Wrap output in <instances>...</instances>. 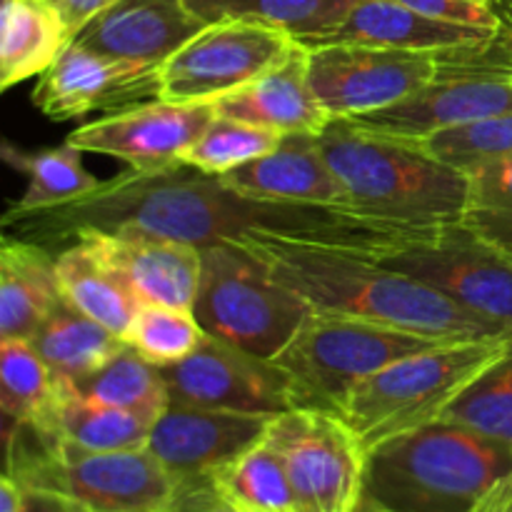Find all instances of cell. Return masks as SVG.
Segmentation results:
<instances>
[{
  "mask_svg": "<svg viewBox=\"0 0 512 512\" xmlns=\"http://www.w3.org/2000/svg\"><path fill=\"white\" fill-rule=\"evenodd\" d=\"M390 225L373 223L345 208L263 203L235 193L218 175L180 165L143 173L128 168L100 180L93 193L53 208L5 213L3 233L55 248L90 235L143 233L208 248L248 230H280L305 238L358 245Z\"/></svg>",
  "mask_w": 512,
  "mask_h": 512,
  "instance_id": "1",
  "label": "cell"
},
{
  "mask_svg": "<svg viewBox=\"0 0 512 512\" xmlns=\"http://www.w3.org/2000/svg\"><path fill=\"white\" fill-rule=\"evenodd\" d=\"M230 240L258 255L280 283L303 295L320 313L373 320L435 340L512 333L470 313L440 290L375 263L350 245L280 230H248Z\"/></svg>",
  "mask_w": 512,
  "mask_h": 512,
  "instance_id": "2",
  "label": "cell"
},
{
  "mask_svg": "<svg viewBox=\"0 0 512 512\" xmlns=\"http://www.w3.org/2000/svg\"><path fill=\"white\" fill-rule=\"evenodd\" d=\"M510 470V445L440 418L370 450L363 503L385 512H470Z\"/></svg>",
  "mask_w": 512,
  "mask_h": 512,
  "instance_id": "3",
  "label": "cell"
},
{
  "mask_svg": "<svg viewBox=\"0 0 512 512\" xmlns=\"http://www.w3.org/2000/svg\"><path fill=\"white\" fill-rule=\"evenodd\" d=\"M320 145L343 183L345 210L385 225L458 220L468 205V173L433 158L413 140L390 138L333 120Z\"/></svg>",
  "mask_w": 512,
  "mask_h": 512,
  "instance_id": "4",
  "label": "cell"
},
{
  "mask_svg": "<svg viewBox=\"0 0 512 512\" xmlns=\"http://www.w3.org/2000/svg\"><path fill=\"white\" fill-rule=\"evenodd\" d=\"M510 343L512 333L448 340L395 360L345 398L340 418L370 453L395 435L443 418L445 410L508 353Z\"/></svg>",
  "mask_w": 512,
  "mask_h": 512,
  "instance_id": "5",
  "label": "cell"
},
{
  "mask_svg": "<svg viewBox=\"0 0 512 512\" xmlns=\"http://www.w3.org/2000/svg\"><path fill=\"white\" fill-rule=\"evenodd\" d=\"M5 473L23 488L60 495L88 512L180 510V483L148 448L85 450L48 443L35 433L28 445L15 425V435H8Z\"/></svg>",
  "mask_w": 512,
  "mask_h": 512,
  "instance_id": "6",
  "label": "cell"
},
{
  "mask_svg": "<svg viewBox=\"0 0 512 512\" xmlns=\"http://www.w3.org/2000/svg\"><path fill=\"white\" fill-rule=\"evenodd\" d=\"M350 248L512 330V253L485 240L460 218L433 225H398L380 238Z\"/></svg>",
  "mask_w": 512,
  "mask_h": 512,
  "instance_id": "7",
  "label": "cell"
},
{
  "mask_svg": "<svg viewBox=\"0 0 512 512\" xmlns=\"http://www.w3.org/2000/svg\"><path fill=\"white\" fill-rule=\"evenodd\" d=\"M438 343L448 340L313 310L273 363L288 375L298 408L340 415L345 398L363 380Z\"/></svg>",
  "mask_w": 512,
  "mask_h": 512,
  "instance_id": "8",
  "label": "cell"
},
{
  "mask_svg": "<svg viewBox=\"0 0 512 512\" xmlns=\"http://www.w3.org/2000/svg\"><path fill=\"white\" fill-rule=\"evenodd\" d=\"M200 250L203 278L193 308L200 328L235 348L273 360L313 313L310 303L235 240Z\"/></svg>",
  "mask_w": 512,
  "mask_h": 512,
  "instance_id": "9",
  "label": "cell"
},
{
  "mask_svg": "<svg viewBox=\"0 0 512 512\" xmlns=\"http://www.w3.org/2000/svg\"><path fill=\"white\" fill-rule=\"evenodd\" d=\"M498 43L490 48L453 53L443 73L418 93L348 123L390 138L423 140L473 120L510 113L512 55L508 60L495 58Z\"/></svg>",
  "mask_w": 512,
  "mask_h": 512,
  "instance_id": "10",
  "label": "cell"
},
{
  "mask_svg": "<svg viewBox=\"0 0 512 512\" xmlns=\"http://www.w3.org/2000/svg\"><path fill=\"white\" fill-rule=\"evenodd\" d=\"M265 438L283 455L298 512H358L368 453L340 415L288 410L270 420Z\"/></svg>",
  "mask_w": 512,
  "mask_h": 512,
  "instance_id": "11",
  "label": "cell"
},
{
  "mask_svg": "<svg viewBox=\"0 0 512 512\" xmlns=\"http://www.w3.org/2000/svg\"><path fill=\"white\" fill-rule=\"evenodd\" d=\"M305 48L310 85L330 120H353L400 103L433 83L453 55L363 43H313Z\"/></svg>",
  "mask_w": 512,
  "mask_h": 512,
  "instance_id": "12",
  "label": "cell"
},
{
  "mask_svg": "<svg viewBox=\"0 0 512 512\" xmlns=\"http://www.w3.org/2000/svg\"><path fill=\"white\" fill-rule=\"evenodd\" d=\"M300 40L253 20L208 23L160 65V98L218 103L283 63Z\"/></svg>",
  "mask_w": 512,
  "mask_h": 512,
  "instance_id": "13",
  "label": "cell"
},
{
  "mask_svg": "<svg viewBox=\"0 0 512 512\" xmlns=\"http://www.w3.org/2000/svg\"><path fill=\"white\" fill-rule=\"evenodd\" d=\"M160 370L175 405L250 415H280L298 408L288 375L273 360L208 333L188 358Z\"/></svg>",
  "mask_w": 512,
  "mask_h": 512,
  "instance_id": "14",
  "label": "cell"
},
{
  "mask_svg": "<svg viewBox=\"0 0 512 512\" xmlns=\"http://www.w3.org/2000/svg\"><path fill=\"white\" fill-rule=\"evenodd\" d=\"M273 418L275 415L230 413L170 403L150 430L148 450L180 483L178 512H183V505L200 493L218 498L213 488L215 473L258 445Z\"/></svg>",
  "mask_w": 512,
  "mask_h": 512,
  "instance_id": "15",
  "label": "cell"
},
{
  "mask_svg": "<svg viewBox=\"0 0 512 512\" xmlns=\"http://www.w3.org/2000/svg\"><path fill=\"white\" fill-rule=\"evenodd\" d=\"M215 103H175L148 100L133 108L108 113L68 135V143L83 153L108 155L143 173L173 170L203 130L213 123Z\"/></svg>",
  "mask_w": 512,
  "mask_h": 512,
  "instance_id": "16",
  "label": "cell"
},
{
  "mask_svg": "<svg viewBox=\"0 0 512 512\" xmlns=\"http://www.w3.org/2000/svg\"><path fill=\"white\" fill-rule=\"evenodd\" d=\"M160 98L158 65L130 63L70 43L53 68L40 75L33 103L45 118L63 123L93 110L118 113Z\"/></svg>",
  "mask_w": 512,
  "mask_h": 512,
  "instance_id": "17",
  "label": "cell"
},
{
  "mask_svg": "<svg viewBox=\"0 0 512 512\" xmlns=\"http://www.w3.org/2000/svg\"><path fill=\"white\" fill-rule=\"evenodd\" d=\"M105 263L125 280L140 305L193 310L203 278V250L143 233L90 235Z\"/></svg>",
  "mask_w": 512,
  "mask_h": 512,
  "instance_id": "18",
  "label": "cell"
},
{
  "mask_svg": "<svg viewBox=\"0 0 512 512\" xmlns=\"http://www.w3.org/2000/svg\"><path fill=\"white\" fill-rule=\"evenodd\" d=\"M205 25L185 0H115L75 35V43L110 58L160 68Z\"/></svg>",
  "mask_w": 512,
  "mask_h": 512,
  "instance_id": "19",
  "label": "cell"
},
{
  "mask_svg": "<svg viewBox=\"0 0 512 512\" xmlns=\"http://www.w3.org/2000/svg\"><path fill=\"white\" fill-rule=\"evenodd\" d=\"M243 198L263 203L345 208L348 195L320 145V135L290 133L263 158L218 175Z\"/></svg>",
  "mask_w": 512,
  "mask_h": 512,
  "instance_id": "20",
  "label": "cell"
},
{
  "mask_svg": "<svg viewBox=\"0 0 512 512\" xmlns=\"http://www.w3.org/2000/svg\"><path fill=\"white\" fill-rule=\"evenodd\" d=\"M503 30L470 28L445 23L418 13L398 0H363L348 18L318 43H363L380 48L418 50V53H463L490 48ZM313 45V43H305Z\"/></svg>",
  "mask_w": 512,
  "mask_h": 512,
  "instance_id": "21",
  "label": "cell"
},
{
  "mask_svg": "<svg viewBox=\"0 0 512 512\" xmlns=\"http://www.w3.org/2000/svg\"><path fill=\"white\" fill-rule=\"evenodd\" d=\"M215 113L225 118L260 125L280 135L310 133L323 135L333 120L315 98L308 75V48H298L280 65L270 68L253 83L215 103Z\"/></svg>",
  "mask_w": 512,
  "mask_h": 512,
  "instance_id": "22",
  "label": "cell"
},
{
  "mask_svg": "<svg viewBox=\"0 0 512 512\" xmlns=\"http://www.w3.org/2000/svg\"><path fill=\"white\" fill-rule=\"evenodd\" d=\"M63 293L50 248L3 235L0 243V340H33Z\"/></svg>",
  "mask_w": 512,
  "mask_h": 512,
  "instance_id": "23",
  "label": "cell"
},
{
  "mask_svg": "<svg viewBox=\"0 0 512 512\" xmlns=\"http://www.w3.org/2000/svg\"><path fill=\"white\" fill-rule=\"evenodd\" d=\"M58 380L55 403L35 425H28L38 438L48 443H68L85 450H135L148 448L153 420L98 403L73 388V383Z\"/></svg>",
  "mask_w": 512,
  "mask_h": 512,
  "instance_id": "24",
  "label": "cell"
},
{
  "mask_svg": "<svg viewBox=\"0 0 512 512\" xmlns=\"http://www.w3.org/2000/svg\"><path fill=\"white\" fill-rule=\"evenodd\" d=\"M55 273L65 303L118 338H128L140 303L90 240H75L55 253Z\"/></svg>",
  "mask_w": 512,
  "mask_h": 512,
  "instance_id": "25",
  "label": "cell"
},
{
  "mask_svg": "<svg viewBox=\"0 0 512 512\" xmlns=\"http://www.w3.org/2000/svg\"><path fill=\"white\" fill-rule=\"evenodd\" d=\"M0 23V90L45 75L75 40L45 0H3Z\"/></svg>",
  "mask_w": 512,
  "mask_h": 512,
  "instance_id": "26",
  "label": "cell"
},
{
  "mask_svg": "<svg viewBox=\"0 0 512 512\" xmlns=\"http://www.w3.org/2000/svg\"><path fill=\"white\" fill-rule=\"evenodd\" d=\"M30 343L48 363L55 378L68 383H78L93 375L125 348L123 338L90 320L88 315L78 313L65 300H60L58 308L45 318Z\"/></svg>",
  "mask_w": 512,
  "mask_h": 512,
  "instance_id": "27",
  "label": "cell"
},
{
  "mask_svg": "<svg viewBox=\"0 0 512 512\" xmlns=\"http://www.w3.org/2000/svg\"><path fill=\"white\" fill-rule=\"evenodd\" d=\"M205 23L253 20L285 30L300 43L328 38L363 0H185Z\"/></svg>",
  "mask_w": 512,
  "mask_h": 512,
  "instance_id": "28",
  "label": "cell"
},
{
  "mask_svg": "<svg viewBox=\"0 0 512 512\" xmlns=\"http://www.w3.org/2000/svg\"><path fill=\"white\" fill-rule=\"evenodd\" d=\"M213 488L233 512H298L283 455L268 438L215 473Z\"/></svg>",
  "mask_w": 512,
  "mask_h": 512,
  "instance_id": "29",
  "label": "cell"
},
{
  "mask_svg": "<svg viewBox=\"0 0 512 512\" xmlns=\"http://www.w3.org/2000/svg\"><path fill=\"white\" fill-rule=\"evenodd\" d=\"M3 158L15 170H23L28 175V188H25L23 198L10 205L8 213H28V210L73 203V200L93 193L100 185V180L83 165V150L70 143L35 150V153L5 143Z\"/></svg>",
  "mask_w": 512,
  "mask_h": 512,
  "instance_id": "30",
  "label": "cell"
},
{
  "mask_svg": "<svg viewBox=\"0 0 512 512\" xmlns=\"http://www.w3.org/2000/svg\"><path fill=\"white\" fill-rule=\"evenodd\" d=\"M73 388L85 398L133 410V413L143 415L153 423L170 405V390L160 365L145 360L128 343L103 368L73 383Z\"/></svg>",
  "mask_w": 512,
  "mask_h": 512,
  "instance_id": "31",
  "label": "cell"
},
{
  "mask_svg": "<svg viewBox=\"0 0 512 512\" xmlns=\"http://www.w3.org/2000/svg\"><path fill=\"white\" fill-rule=\"evenodd\" d=\"M55 393L58 380L30 340H0V408L8 423L35 425Z\"/></svg>",
  "mask_w": 512,
  "mask_h": 512,
  "instance_id": "32",
  "label": "cell"
},
{
  "mask_svg": "<svg viewBox=\"0 0 512 512\" xmlns=\"http://www.w3.org/2000/svg\"><path fill=\"white\" fill-rule=\"evenodd\" d=\"M283 135L243 120L215 113L213 123L185 150L183 165L205 175H225L255 158L268 155Z\"/></svg>",
  "mask_w": 512,
  "mask_h": 512,
  "instance_id": "33",
  "label": "cell"
},
{
  "mask_svg": "<svg viewBox=\"0 0 512 512\" xmlns=\"http://www.w3.org/2000/svg\"><path fill=\"white\" fill-rule=\"evenodd\" d=\"M443 420L512 448V343L508 353L445 410Z\"/></svg>",
  "mask_w": 512,
  "mask_h": 512,
  "instance_id": "34",
  "label": "cell"
},
{
  "mask_svg": "<svg viewBox=\"0 0 512 512\" xmlns=\"http://www.w3.org/2000/svg\"><path fill=\"white\" fill-rule=\"evenodd\" d=\"M470 180L463 220L498 248L512 253V155L465 170Z\"/></svg>",
  "mask_w": 512,
  "mask_h": 512,
  "instance_id": "35",
  "label": "cell"
},
{
  "mask_svg": "<svg viewBox=\"0 0 512 512\" xmlns=\"http://www.w3.org/2000/svg\"><path fill=\"white\" fill-rule=\"evenodd\" d=\"M205 338L193 310L140 305L125 343L155 365H173L188 358Z\"/></svg>",
  "mask_w": 512,
  "mask_h": 512,
  "instance_id": "36",
  "label": "cell"
},
{
  "mask_svg": "<svg viewBox=\"0 0 512 512\" xmlns=\"http://www.w3.org/2000/svg\"><path fill=\"white\" fill-rule=\"evenodd\" d=\"M420 148L428 150L433 158L453 165L458 170H468L485 160L510 158L512 155V110L493 118L473 120L458 128L443 130L430 138L413 140Z\"/></svg>",
  "mask_w": 512,
  "mask_h": 512,
  "instance_id": "37",
  "label": "cell"
},
{
  "mask_svg": "<svg viewBox=\"0 0 512 512\" xmlns=\"http://www.w3.org/2000/svg\"><path fill=\"white\" fill-rule=\"evenodd\" d=\"M398 3L445 23L503 30V15L490 0H398Z\"/></svg>",
  "mask_w": 512,
  "mask_h": 512,
  "instance_id": "38",
  "label": "cell"
},
{
  "mask_svg": "<svg viewBox=\"0 0 512 512\" xmlns=\"http://www.w3.org/2000/svg\"><path fill=\"white\" fill-rule=\"evenodd\" d=\"M55 13L63 18V23L68 25L70 33L78 35L85 25L93 18H98L103 10H108L115 0H45Z\"/></svg>",
  "mask_w": 512,
  "mask_h": 512,
  "instance_id": "39",
  "label": "cell"
},
{
  "mask_svg": "<svg viewBox=\"0 0 512 512\" xmlns=\"http://www.w3.org/2000/svg\"><path fill=\"white\" fill-rule=\"evenodd\" d=\"M470 512H512V470L503 475Z\"/></svg>",
  "mask_w": 512,
  "mask_h": 512,
  "instance_id": "40",
  "label": "cell"
},
{
  "mask_svg": "<svg viewBox=\"0 0 512 512\" xmlns=\"http://www.w3.org/2000/svg\"><path fill=\"white\" fill-rule=\"evenodd\" d=\"M23 512H88V510L80 508V505H75V503H70V500L60 498V495L25 488Z\"/></svg>",
  "mask_w": 512,
  "mask_h": 512,
  "instance_id": "41",
  "label": "cell"
},
{
  "mask_svg": "<svg viewBox=\"0 0 512 512\" xmlns=\"http://www.w3.org/2000/svg\"><path fill=\"white\" fill-rule=\"evenodd\" d=\"M25 505V488L5 473L0 480V512H23Z\"/></svg>",
  "mask_w": 512,
  "mask_h": 512,
  "instance_id": "42",
  "label": "cell"
},
{
  "mask_svg": "<svg viewBox=\"0 0 512 512\" xmlns=\"http://www.w3.org/2000/svg\"><path fill=\"white\" fill-rule=\"evenodd\" d=\"M358 512H385V510H378V508H373V505H365V503H360Z\"/></svg>",
  "mask_w": 512,
  "mask_h": 512,
  "instance_id": "43",
  "label": "cell"
},
{
  "mask_svg": "<svg viewBox=\"0 0 512 512\" xmlns=\"http://www.w3.org/2000/svg\"><path fill=\"white\" fill-rule=\"evenodd\" d=\"M510 55H512V48H510ZM510 68H512V58H510Z\"/></svg>",
  "mask_w": 512,
  "mask_h": 512,
  "instance_id": "44",
  "label": "cell"
},
{
  "mask_svg": "<svg viewBox=\"0 0 512 512\" xmlns=\"http://www.w3.org/2000/svg\"><path fill=\"white\" fill-rule=\"evenodd\" d=\"M490 3H495V0H490Z\"/></svg>",
  "mask_w": 512,
  "mask_h": 512,
  "instance_id": "45",
  "label": "cell"
}]
</instances>
